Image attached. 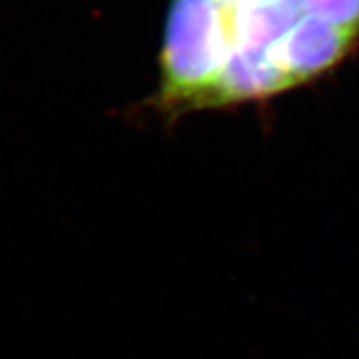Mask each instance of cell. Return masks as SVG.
I'll return each instance as SVG.
<instances>
[{
	"label": "cell",
	"instance_id": "1",
	"mask_svg": "<svg viewBox=\"0 0 359 359\" xmlns=\"http://www.w3.org/2000/svg\"><path fill=\"white\" fill-rule=\"evenodd\" d=\"M230 53L215 0H173L161 50V100L168 109L210 107Z\"/></svg>",
	"mask_w": 359,
	"mask_h": 359
},
{
	"label": "cell",
	"instance_id": "2",
	"mask_svg": "<svg viewBox=\"0 0 359 359\" xmlns=\"http://www.w3.org/2000/svg\"><path fill=\"white\" fill-rule=\"evenodd\" d=\"M354 37V30L304 15L268 55L294 85L333 67L346 53Z\"/></svg>",
	"mask_w": 359,
	"mask_h": 359
},
{
	"label": "cell",
	"instance_id": "3",
	"mask_svg": "<svg viewBox=\"0 0 359 359\" xmlns=\"http://www.w3.org/2000/svg\"><path fill=\"white\" fill-rule=\"evenodd\" d=\"M290 87H293V82L276 69L268 53L231 50L215 87L210 107L266 97Z\"/></svg>",
	"mask_w": 359,
	"mask_h": 359
},
{
	"label": "cell",
	"instance_id": "4",
	"mask_svg": "<svg viewBox=\"0 0 359 359\" xmlns=\"http://www.w3.org/2000/svg\"><path fill=\"white\" fill-rule=\"evenodd\" d=\"M302 12L341 29H359V0H302Z\"/></svg>",
	"mask_w": 359,
	"mask_h": 359
},
{
	"label": "cell",
	"instance_id": "5",
	"mask_svg": "<svg viewBox=\"0 0 359 359\" xmlns=\"http://www.w3.org/2000/svg\"><path fill=\"white\" fill-rule=\"evenodd\" d=\"M291 2H294V4H298L299 7H302V0H291Z\"/></svg>",
	"mask_w": 359,
	"mask_h": 359
}]
</instances>
